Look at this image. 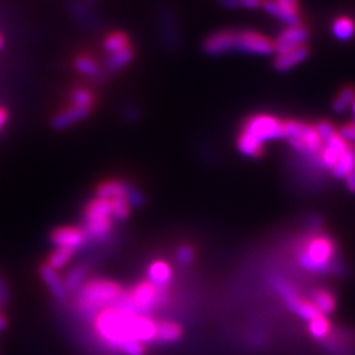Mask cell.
Instances as JSON below:
<instances>
[{"label":"cell","mask_w":355,"mask_h":355,"mask_svg":"<svg viewBox=\"0 0 355 355\" xmlns=\"http://www.w3.org/2000/svg\"><path fill=\"white\" fill-rule=\"evenodd\" d=\"M137 317L139 313L116 304L94 316V329L105 345L120 350L127 342L137 341Z\"/></svg>","instance_id":"1"},{"label":"cell","mask_w":355,"mask_h":355,"mask_svg":"<svg viewBox=\"0 0 355 355\" xmlns=\"http://www.w3.org/2000/svg\"><path fill=\"white\" fill-rule=\"evenodd\" d=\"M124 294L120 284L108 279H91L77 291L75 308L78 312L94 317L100 311L116 305Z\"/></svg>","instance_id":"2"},{"label":"cell","mask_w":355,"mask_h":355,"mask_svg":"<svg viewBox=\"0 0 355 355\" xmlns=\"http://www.w3.org/2000/svg\"><path fill=\"white\" fill-rule=\"evenodd\" d=\"M168 300V294L163 287L146 281L134 285L128 292H124L117 305L139 314H148Z\"/></svg>","instance_id":"3"},{"label":"cell","mask_w":355,"mask_h":355,"mask_svg":"<svg viewBox=\"0 0 355 355\" xmlns=\"http://www.w3.org/2000/svg\"><path fill=\"white\" fill-rule=\"evenodd\" d=\"M112 203L111 200L92 199L85 210V230L87 239L103 240L112 230Z\"/></svg>","instance_id":"4"},{"label":"cell","mask_w":355,"mask_h":355,"mask_svg":"<svg viewBox=\"0 0 355 355\" xmlns=\"http://www.w3.org/2000/svg\"><path fill=\"white\" fill-rule=\"evenodd\" d=\"M334 254L336 247L333 241L327 236H316L308 240L298 252V265L304 270H325Z\"/></svg>","instance_id":"5"},{"label":"cell","mask_w":355,"mask_h":355,"mask_svg":"<svg viewBox=\"0 0 355 355\" xmlns=\"http://www.w3.org/2000/svg\"><path fill=\"white\" fill-rule=\"evenodd\" d=\"M284 139L295 150L310 156H320L324 146L313 125L296 120L284 121Z\"/></svg>","instance_id":"6"},{"label":"cell","mask_w":355,"mask_h":355,"mask_svg":"<svg viewBox=\"0 0 355 355\" xmlns=\"http://www.w3.org/2000/svg\"><path fill=\"white\" fill-rule=\"evenodd\" d=\"M241 132L265 145L284 139V121L271 114H256L243 124Z\"/></svg>","instance_id":"7"},{"label":"cell","mask_w":355,"mask_h":355,"mask_svg":"<svg viewBox=\"0 0 355 355\" xmlns=\"http://www.w3.org/2000/svg\"><path fill=\"white\" fill-rule=\"evenodd\" d=\"M236 50L254 54V56H269L275 52L274 41L266 34L253 29L237 30V45Z\"/></svg>","instance_id":"8"},{"label":"cell","mask_w":355,"mask_h":355,"mask_svg":"<svg viewBox=\"0 0 355 355\" xmlns=\"http://www.w3.org/2000/svg\"><path fill=\"white\" fill-rule=\"evenodd\" d=\"M275 288L278 290V292L283 296L287 307L296 313L298 317H301L305 321H312L313 318L318 317L321 313L317 311V308L313 305L312 301L304 300L300 298L298 294L292 290V287H290L285 282L282 281H276L275 282Z\"/></svg>","instance_id":"9"},{"label":"cell","mask_w":355,"mask_h":355,"mask_svg":"<svg viewBox=\"0 0 355 355\" xmlns=\"http://www.w3.org/2000/svg\"><path fill=\"white\" fill-rule=\"evenodd\" d=\"M237 45V30L220 29L212 32L203 41V50L208 56H221L227 52L236 50Z\"/></svg>","instance_id":"10"},{"label":"cell","mask_w":355,"mask_h":355,"mask_svg":"<svg viewBox=\"0 0 355 355\" xmlns=\"http://www.w3.org/2000/svg\"><path fill=\"white\" fill-rule=\"evenodd\" d=\"M308 39H310V30L301 23L287 26L274 40L275 53H282V52L304 46L307 45Z\"/></svg>","instance_id":"11"},{"label":"cell","mask_w":355,"mask_h":355,"mask_svg":"<svg viewBox=\"0 0 355 355\" xmlns=\"http://www.w3.org/2000/svg\"><path fill=\"white\" fill-rule=\"evenodd\" d=\"M352 142L346 141L341 136V133L337 130L334 132L330 137H327L324 141L323 150L318 156L320 163L327 168V169H333V166L336 165V162L338 161V158L343 154V152L349 148Z\"/></svg>","instance_id":"12"},{"label":"cell","mask_w":355,"mask_h":355,"mask_svg":"<svg viewBox=\"0 0 355 355\" xmlns=\"http://www.w3.org/2000/svg\"><path fill=\"white\" fill-rule=\"evenodd\" d=\"M87 240L85 230L82 227H61L52 233V243L56 247L77 250Z\"/></svg>","instance_id":"13"},{"label":"cell","mask_w":355,"mask_h":355,"mask_svg":"<svg viewBox=\"0 0 355 355\" xmlns=\"http://www.w3.org/2000/svg\"><path fill=\"white\" fill-rule=\"evenodd\" d=\"M308 56H310V48L307 45L282 52V53H276V58L274 59V68L282 72L291 70L301 62H304Z\"/></svg>","instance_id":"14"},{"label":"cell","mask_w":355,"mask_h":355,"mask_svg":"<svg viewBox=\"0 0 355 355\" xmlns=\"http://www.w3.org/2000/svg\"><path fill=\"white\" fill-rule=\"evenodd\" d=\"M40 275L43 278V283L46 284V287L50 290L52 295L59 301H66L69 292L65 287L63 279L58 275L57 271L52 269L48 265H43L40 269Z\"/></svg>","instance_id":"15"},{"label":"cell","mask_w":355,"mask_h":355,"mask_svg":"<svg viewBox=\"0 0 355 355\" xmlns=\"http://www.w3.org/2000/svg\"><path fill=\"white\" fill-rule=\"evenodd\" d=\"M133 188L121 181H107L98 187V198L105 200L128 199Z\"/></svg>","instance_id":"16"},{"label":"cell","mask_w":355,"mask_h":355,"mask_svg":"<svg viewBox=\"0 0 355 355\" xmlns=\"http://www.w3.org/2000/svg\"><path fill=\"white\" fill-rule=\"evenodd\" d=\"M355 170V143H350L349 148L343 152L336 165L333 166L332 172L334 178L337 179H346L349 174H352Z\"/></svg>","instance_id":"17"},{"label":"cell","mask_w":355,"mask_h":355,"mask_svg":"<svg viewBox=\"0 0 355 355\" xmlns=\"http://www.w3.org/2000/svg\"><path fill=\"white\" fill-rule=\"evenodd\" d=\"M90 114V110H85V108H78V107H72L71 105L69 110L62 111L59 114H56L53 117V127L56 129H65L68 127L72 125L74 123L83 120Z\"/></svg>","instance_id":"18"},{"label":"cell","mask_w":355,"mask_h":355,"mask_svg":"<svg viewBox=\"0 0 355 355\" xmlns=\"http://www.w3.org/2000/svg\"><path fill=\"white\" fill-rule=\"evenodd\" d=\"M148 276H149V282L165 288V285L169 284L172 276L170 265L166 263L165 261L153 262L148 269Z\"/></svg>","instance_id":"19"},{"label":"cell","mask_w":355,"mask_h":355,"mask_svg":"<svg viewBox=\"0 0 355 355\" xmlns=\"http://www.w3.org/2000/svg\"><path fill=\"white\" fill-rule=\"evenodd\" d=\"M183 336V329L172 321H161L156 323V341L165 342V343H170V342L178 341L181 340Z\"/></svg>","instance_id":"20"},{"label":"cell","mask_w":355,"mask_h":355,"mask_svg":"<svg viewBox=\"0 0 355 355\" xmlns=\"http://www.w3.org/2000/svg\"><path fill=\"white\" fill-rule=\"evenodd\" d=\"M332 32L337 40H352L355 34L354 20L349 16H337L332 23Z\"/></svg>","instance_id":"21"},{"label":"cell","mask_w":355,"mask_h":355,"mask_svg":"<svg viewBox=\"0 0 355 355\" xmlns=\"http://www.w3.org/2000/svg\"><path fill=\"white\" fill-rule=\"evenodd\" d=\"M237 148L240 150V153L243 156H249V158H259L265 152V146L263 143L256 141V139H253L252 136L246 134L241 132L237 140Z\"/></svg>","instance_id":"22"},{"label":"cell","mask_w":355,"mask_h":355,"mask_svg":"<svg viewBox=\"0 0 355 355\" xmlns=\"http://www.w3.org/2000/svg\"><path fill=\"white\" fill-rule=\"evenodd\" d=\"M134 58V50L132 46H128L120 52H116L114 54H110V57L105 62L107 70L111 72L121 70L124 68H127L129 63L133 61Z\"/></svg>","instance_id":"23"},{"label":"cell","mask_w":355,"mask_h":355,"mask_svg":"<svg viewBox=\"0 0 355 355\" xmlns=\"http://www.w3.org/2000/svg\"><path fill=\"white\" fill-rule=\"evenodd\" d=\"M128 46H130L128 34L120 30L110 33L103 41V48L108 54H114L116 52H120Z\"/></svg>","instance_id":"24"},{"label":"cell","mask_w":355,"mask_h":355,"mask_svg":"<svg viewBox=\"0 0 355 355\" xmlns=\"http://www.w3.org/2000/svg\"><path fill=\"white\" fill-rule=\"evenodd\" d=\"M313 305L317 308V311L327 316L336 310V298L333 294H330L327 290H318L313 294Z\"/></svg>","instance_id":"25"},{"label":"cell","mask_w":355,"mask_h":355,"mask_svg":"<svg viewBox=\"0 0 355 355\" xmlns=\"http://www.w3.org/2000/svg\"><path fill=\"white\" fill-rule=\"evenodd\" d=\"M355 99V88L353 85H346L337 94L336 99L333 101V110L337 114L345 112L347 108L352 107Z\"/></svg>","instance_id":"26"},{"label":"cell","mask_w":355,"mask_h":355,"mask_svg":"<svg viewBox=\"0 0 355 355\" xmlns=\"http://www.w3.org/2000/svg\"><path fill=\"white\" fill-rule=\"evenodd\" d=\"M85 282V269L83 266H77L71 269L63 278V283L68 292H77Z\"/></svg>","instance_id":"27"},{"label":"cell","mask_w":355,"mask_h":355,"mask_svg":"<svg viewBox=\"0 0 355 355\" xmlns=\"http://www.w3.org/2000/svg\"><path fill=\"white\" fill-rule=\"evenodd\" d=\"M74 65H75L77 70L87 77H97L100 74L99 63L91 56H87V54L78 56L75 58Z\"/></svg>","instance_id":"28"},{"label":"cell","mask_w":355,"mask_h":355,"mask_svg":"<svg viewBox=\"0 0 355 355\" xmlns=\"http://www.w3.org/2000/svg\"><path fill=\"white\" fill-rule=\"evenodd\" d=\"M75 254V250L71 249H63V247H57L48 259V266H50L52 269L58 271L63 269L69 262L71 258Z\"/></svg>","instance_id":"29"},{"label":"cell","mask_w":355,"mask_h":355,"mask_svg":"<svg viewBox=\"0 0 355 355\" xmlns=\"http://www.w3.org/2000/svg\"><path fill=\"white\" fill-rule=\"evenodd\" d=\"M308 330L313 338H317V340L325 338L330 332V323H329L327 316L320 314L318 317L313 318L312 321H310Z\"/></svg>","instance_id":"30"},{"label":"cell","mask_w":355,"mask_h":355,"mask_svg":"<svg viewBox=\"0 0 355 355\" xmlns=\"http://www.w3.org/2000/svg\"><path fill=\"white\" fill-rule=\"evenodd\" d=\"M94 100H95L94 94L87 88H78L71 95L72 107L85 108V110H90V111H91V107L94 105Z\"/></svg>","instance_id":"31"},{"label":"cell","mask_w":355,"mask_h":355,"mask_svg":"<svg viewBox=\"0 0 355 355\" xmlns=\"http://www.w3.org/2000/svg\"><path fill=\"white\" fill-rule=\"evenodd\" d=\"M112 203V214L116 220H125L128 217L130 211V204L128 199L111 200Z\"/></svg>","instance_id":"32"},{"label":"cell","mask_w":355,"mask_h":355,"mask_svg":"<svg viewBox=\"0 0 355 355\" xmlns=\"http://www.w3.org/2000/svg\"><path fill=\"white\" fill-rule=\"evenodd\" d=\"M120 352L125 355H145V345L142 342L129 341L121 346Z\"/></svg>","instance_id":"33"},{"label":"cell","mask_w":355,"mask_h":355,"mask_svg":"<svg viewBox=\"0 0 355 355\" xmlns=\"http://www.w3.org/2000/svg\"><path fill=\"white\" fill-rule=\"evenodd\" d=\"M350 108H352V112H353L354 121H353V123H349V124H345V125L342 127L341 130H340V133H341L342 137H343L346 141L355 143V99Z\"/></svg>","instance_id":"34"},{"label":"cell","mask_w":355,"mask_h":355,"mask_svg":"<svg viewBox=\"0 0 355 355\" xmlns=\"http://www.w3.org/2000/svg\"><path fill=\"white\" fill-rule=\"evenodd\" d=\"M176 258H178V262L181 265H183V266L190 265L192 262V259H194V250H192V247L188 246V245L181 246L178 253H176Z\"/></svg>","instance_id":"35"},{"label":"cell","mask_w":355,"mask_h":355,"mask_svg":"<svg viewBox=\"0 0 355 355\" xmlns=\"http://www.w3.org/2000/svg\"><path fill=\"white\" fill-rule=\"evenodd\" d=\"M314 128L317 130V133L323 141H325L327 137H330L334 132H337V129L334 128L329 121H320L318 124L314 125Z\"/></svg>","instance_id":"36"},{"label":"cell","mask_w":355,"mask_h":355,"mask_svg":"<svg viewBox=\"0 0 355 355\" xmlns=\"http://www.w3.org/2000/svg\"><path fill=\"white\" fill-rule=\"evenodd\" d=\"M265 0H239V7L240 8H247V10H256L262 8Z\"/></svg>","instance_id":"37"},{"label":"cell","mask_w":355,"mask_h":355,"mask_svg":"<svg viewBox=\"0 0 355 355\" xmlns=\"http://www.w3.org/2000/svg\"><path fill=\"white\" fill-rule=\"evenodd\" d=\"M128 201L130 207H137V205H141L142 201H143V196L139 191L132 190L130 194H129Z\"/></svg>","instance_id":"38"},{"label":"cell","mask_w":355,"mask_h":355,"mask_svg":"<svg viewBox=\"0 0 355 355\" xmlns=\"http://www.w3.org/2000/svg\"><path fill=\"white\" fill-rule=\"evenodd\" d=\"M345 183H346L347 190H349L350 192L355 194V170L353 171L352 174H349V175L346 176V179H345Z\"/></svg>","instance_id":"39"},{"label":"cell","mask_w":355,"mask_h":355,"mask_svg":"<svg viewBox=\"0 0 355 355\" xmlns=\"http://www.w3.org/2000/svg\"><path fill=\"white\" fill-rule=\"evenodd\" d=\"M7 120H8V114H7V111H6L4 108H1V107H0V130H1L3 127L6 125Z\"/></svg>","instance_id":"40"},{"label":"cell","mask_w":355,"mask_h":355,"mask_svg":"<svg viewBox=\"0 0 355 355\" xmlns=\"http://www.w3.org/2000/svg\"><path fill=\"white\" fill-rule=\"evenodd\" d=\"M1 45H3V41H1V36H0V48H1Z\"/></svg>","instance_id":"41"}]
</instances>
